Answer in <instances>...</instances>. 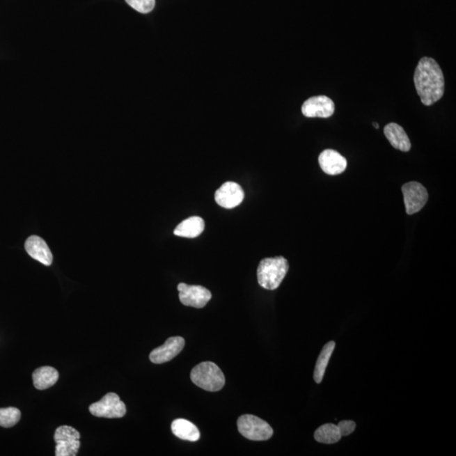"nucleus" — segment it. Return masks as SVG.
Here are the masks:
<instances>
[{
  "label": "nucleus",
  "mask_w": 456,
  "mask_h": 456,
  "mask_svg": "<svg viewBox=\"0 0 456 456\" xmlns=\"http://www.w3.org/2000/svg\"><path fill=\"white\" fill-rule=\"evenodd\" d=\"M414 84L423 105H433L443 97L445 77L435 59L430 57L421 58L415 70Z\"/></svg>",
  "instance_id": "1"
},
{
  "label": "nucleus",
  "mask_w": 456,
  "mask_h": 456,
  "mask_svg": "<svg viewBox=\"0 0 456 456\" xmlns=\"http://www.w3.org/2000/svg\"><path fill=\"white\" fill-rule=\"evenodd\" d=\"M288 269V261L284 257L267 258L260 261L258 267V283L267 290H276L283 283Z\"/></svg>",
  "instance_id": "2"
},
{
  "label": "nucleus",
  "mask_w": 456,
  "mask_h": 456,
  "mask_svg": "<svg viewBox=\"0 0 456 456\" xmlns=\"http://www.w3.org/2000/svg\"><path fill=\"white\" fill-rule=\"evenodd\" d=\"M190 379L198 387L205 391H219L225 386V376L216 363L204 362L194 367Z\"/></svg>",
  "instance_id": "3"
},
{
  "label": "nucleus",
  "mask_w": 456,
  "mask_h": 456,
  "mask_svg": "<svg viewBox=\"0 0 456 456\" xmlns=\"http://www.w3.org/2000/svg\"><path fill=\"white\" fill-rule=\"evenodd\" d=\"M237 423L239 433L253 441H265L272 437V427L256 416H241Z\"/></svg>",
  "instance_id": "4"
},
{
  "label": "nucleus",
  "mask_w": 456,
  "mask_h": 456,
  "mask_svg": "<svg viewBox=\"0 0 456 456\" xmlns=\"http://www.w3.org/2000/svg\"><path fill=\"white\" fill-rule=\"evenodd\" d=\"M91 414L97 418H121L126 414L125 404L117 394L111 393L103 396L101 400L91 404L89 407Z\"/></svg>",
  "instance_id": "5"
},
{
  "label": "nucleus",
  "mask_w": 456,
  "mask_h": 456,
  "mask_svg": "<svg viewBox=\"0 0 456 456\" xmlns=\"http://www.w3.org/2000/svg\"><path fill=\"white\" fill-rule=\"evenodd\" d=\"M404 203L408 215L421 211L428 200V194L424 186L418 182H409L402 186Z\"/></svg>",
  "instance_id": "6"
},
{
  "label": "nucleus",
  "mask_w": 456,
  "mask_h": 456,
  "mask_svg": "<svg viewBox=\"0 0 456 456\" xmlns=\"http://www.w3.org/2000/svg\"><path fill=\"white\" fill-rule=\"evenodd\" d=\"M178 290L180 292V302L185 306L202 308L212 299L211 292L201 285L180 283L178 285Z\"/></svg>",
  "instance_id": "7"
},
{
  "label": "nucleus",
  "mask_w": 456,
  "mask_h": 456,
  "mask_svg": "<svg viewBox=\"0 0 456 456\" xmlns=\"http://www.w3.org/2000/svg\"><path fill=\"white\" fill-rule=\"evenodd\" d=\"M244 192L237 182H227L217 190L215 200L218 205L226 209H233L243 202Z\"/></svg>",
  "instance_id": "8"
},
{
  "label": "nucleus",
  "mask_w": 456,
  "mask_h": 456,
  "mask_svg": "<svg viewBox=\"0 0 456 456\" xmlns=\"http://www.w3.org/2000/svg\"><path fill=\"white\" fill-rule=\"evenodd\" d=\"M302 113L307 118H330L335 113V103L328 97H313L304 102Z\"/></svg>",
  "instance_id": "9"
},
{
  "label": "nucleus",
  "mask_w": 456,
  "mask_h": 456,
  "mask_svg": "<svg viewBox=\"0 0 456 456\" xmlns=\"http://www.w3.org/2000/svg\"><path fill=\"white\" fill-rule=\"evenodd\" d=\"M185 340L181 336L170 337L162 346L150 352V360L155 364L169 362L180 354L184 349Z\"/></svg>",
  "instance_id": "10"
},
{
  "label": "nucleus",
  "mask_w": 456,
  "mask_h": 456,
  "mask_svg": "<svg viewBox=\"0 0 456 456\" xmlns=\"http://www.w3.org/2000/svg\"><path fill=\"white\" fill-rule=\"evenodd\" d=\"M319 164L323 172L328 175H338L345 172L347 166L346 158L336 150L331 149L324 150L321 152Z\"/></svg>",
  "instance_id": "11"
},
{
  "label": "nucleus",
  "mask_w": 456,
  "mask_h": 456,
  "mask_svg": "<svg viewBox=\"0 0 456 456\" xmlns=\"http://www.w3.org/2000/svg\"><path fill=\"white\" fill-rule=\"evenodd\" d=\"M25 248L29 255L45 265H51L53 263V255L50 251L46 242L40 237L31 236L27 239Z\"/></svg>",
  "instance_id": "12"
},
{
  "label": "nucleus",
  "mask_w": 456,
  "mask_h": 456,
  "mask_svg": "<svg viewBox=\"0 0 456 456\" xmlns=\"http://www.w3.org/2000/svg\"><path fill=\"white\" fill-rule=\"evenodd\" d=\"M384 133L394 148L404 152H409L411 148L410 139L402 126L391 123L384 127Z\"/></svg>",
  "instance_id": "13"
},
{
  "label": "nucleus",
  "mask_w": 456,
  "mask_h": 456,
  "mask_svg": "<svg viewBox=\"0 0 456 456\" xmlns=\"http://www.w3.org/2000/svg\"><path fill=\"white\" fill-rule=\"evenodd\" d=\"M205 229V221L200 217L188 218L178 226L174 230V235L193 239L200 236Z\"/></svg>",
  "instance_id": "14"
},
{
  "label": "nucleus",
  "mask_w": 456,
  "mask_h": 456,
  "mask_svg": "<svg viewBox=\"0 0 456 456\" xmlns=\"http://www.w3.org/2000/svg\"><path fill=\"white\" fill-rule=\"evenodd\" d=\"M173 434L178 439L196 442L201 438L198 427L186 419H176L172 423Z\"/></svg>",
  "instance_id": "15"
},
{
  "label": "nucleus",
  "mask_w": 456,
  "mask_h": 456,
  "mask_svg": "<svg viewBox=\"0 0 456 456\" xmlns=\"http://www.w3.org/2000/svg\"><path fill=\"white\" fill-rule=\"evenodd\" d=\"M58 376V372L53 367L39 368L34 371L33 375L34 386L38 390H46L56 384Z\"/></svg>",
  "instance_id": "16"
},
{
  "label": "nucleus",
  "mask_w": 456,
  "mask_h": 456,
  "mask_svg": "<svg viewBox=\"0 0 456 456\" xmlns=\"http://www.w3.org/2000/svg\"><path fill=\"white\" fill-rule=\"evenodd\" d=\"M336 343L330 342L324 345L322 351H321L318 360H317L315 365V370L314 372L315 382L317 384L322 382L325 370H327L329 361L331 358L333 352H334Z\"/></svg>",
  "instance_id": "17"
},
{
  "label": "nucleus",
  "mask_w": 456,
  "mask_h": 456,
  "mask_svg": "<svg viewBox=\"0 0 456 456\" xmlns=\"http://www.w3.org/2000/svg\"><path fill=\"white\" fill-rule=\"evenodd\" d=\"M342 437L338 426L332 423L320 426L315 433V439L317 442L327 443V445L339 442Z\"/></svg>",
  "instance_id": "18"
},
{
  "label": "nucleus",
  "mask_w": 456,
  "mask_h": 456,
  "mask_svg": "<svg viewBox=\"0 0 456 456\" xmlns=\"http://www.w3.org/2000/svg\"><path fill=\"white\" fill-rule=\"evenodd\" d=\"M21 411L15 407L0 408V426L11 427L21 419Z\"/></svg>",
  "instance_id": "19"
},
{
  "label": "nucleus",
  "mask_w": 456,
  "mask_h": 456,
  "mask_svg": "<svg viewBox=\"0 0 456 456\" xmlns=\"http://www.w3.org/2000/svg\"><path fill=\"white\" fill-rule=\"evenodd\" d=\"M81 439V434L75 428L70 426H61L54 434V441L56 443L71 442Z\"/></svg>",
  "instance_id": "20"
},
{
  "label": "nucleus",
  "mask_w": 456,
  "mask_h": 456,
  "mask_svg": "<svg viewBox=\"0 0 456 456\" xmlns=\"http://www.w3.org/2000/svg\"><path fill=\"white\" fill-rule=\"evenodd\" d=\"M80 439L71 442L58 443L55 447V455L56 456H74L77 455L80 449Z\"/></svg>",
  "instance_id": "21"
},
{
  "label": "nucleus",
  "mask_w": 456,
  "mask_h": 456,
  "mask_svg": "<svg viewBox=\"0 0 456 456\" xmlns=\"http://www.w3.org/2000/svg\"><path fill=\"white\" fill-rule=\"evenodd\" d=\"M127 3L140 13L148 14L152 11L156 0H125Z\"/></svg>",
  "instance_id": "22"
},
{
  "label": "nucleus",
  "mask_w": 456,
  "mask_h": 456,
  "mask_svg": "<svg viewBox=\"0 0 456 456\" xmlns=\"http://www.w3.org/2000/svg\"><path fill=\"white\" fill-rule=\"evenodd\" d=\"M340 434L343 436L350 435L354 433L356 428V423L354 421H348V420H345V421L340 422L338 425Z\"/></svg>",
  "instance_id": "23"
},
{
  "label": "nucleus",
  "mask_w": 456,
  "mask_h": 456,
  "mask_svg": "<svg viewBox=\"0 0 456 456\" xmlns=\"http://www.w3.org/2000/svg\"><path fill=\"white\" fill-rule=\"evenodd\" d=\"M374 126H375V129H379V125L378 124H377V123H374Z\"/></svg>",
  "instance_id": "24"
}]
</instances>
